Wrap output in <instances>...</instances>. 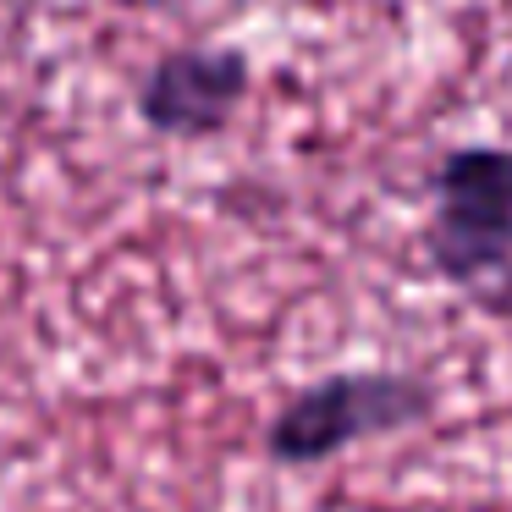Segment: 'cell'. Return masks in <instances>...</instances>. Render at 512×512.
Masks as SVG:
<instances>
[{"label":"cell","instance_id":"cell-1","mask_svg":"<svg viewBox=\"0 0 512 512\" xmlns=\"http://www.w3.org/2000/svg\"><path fill=\"white\" fill-rule=\"evenodd\" d=\"M424 254L435 276L496 320H512V149L457 144L430 171Z\"/></svg>","mask_w":512,"mask_h":512},{"label":"cell","instance_id":"cell-2","mask_svg":"<svg viewBox=\"0 0 512 512\" xmlns=\"http://www.w3.org/2000/svg\"><path fill=\"white\" fill-rule=\"evenodd\" d=\"M435 402H441V391L413 369H336L281 402L265 430V452L281 468L331 463L347 446L424 424Z\"/></svg>","mask_w":512,"mask_h":512},{"label":"cell","instance_id":"cell-3","mask_svg":"<svg viewBox=\"0 0 512 512\" xmlns=\"http://www.w3.org/2000/svg\"><path fill=\"white\" fill-rule=\"evenodd\" d=\"M254 94V61L237 45H177L138 83V122L160 138L204 144L237 122Z\"/></svg>","mask_w":512,"mask_h":512},{"label":"cell","instance_id":"cell-4","mask_svg":"<svg viewBox=\"0 0 512 512\" xmlns=\"http://www.w3.org/2000/svg\"><path fill=\"white\" fill-rule=\"evenodd\" d=\"M122 6H133V12H171L182 0H122Z\"/></svg>","mask_w":512,"mask_h":512}]
</instances>
